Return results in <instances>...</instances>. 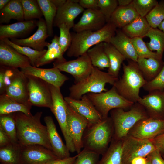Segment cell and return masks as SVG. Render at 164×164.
<instances>
[{"mask_svg":"<svg viewBox=\"0 0 164 164\" xmlns=\"http://www.w3.org/2000/svg\"><path fill=\"white\" fill-rule=\"evenodd\" d=\"M13 113L16 124L18 142L21 146L39 145L52 151L46 127L41 122L42 112L30 115L21 112Z\"/></svg>","mask_w":164,"mask_h":164,"instance_id":"obj_1","label":"cell"},{"mask_svg":"<svg viewBox=\"0 0 164 164\" xmlns=\"http://www.w3.org/2000/svg\"><path fill=\"white\" fill-rule=\"evenodd\" d=\"M117 29L115 25L109 22L97 31H84L71 33V43L67 51V55L69 57H78L99 43H110L115 35Z\"/></svg>","mask_w":164,"mask_h":164,"instance_id":"obj_2","label":"cell"},{"mask_svg":"<svg viewBox=\"0 0 164 164\" xmlns=\"http://www.w3.org/2000/svg\"><path fill=\"white\" fill-rule=\"evenodd\" d=\"M113 134V125L110 117L88 125L82 137L83 148L102 155L108 149Z\"/></svg>","mask_w":164,"mask_h":164,"instance_id":"obj_3","label":"cell"},{"mask_svg":"<svg viewBox=\"0 0 164 164\" xmlns=\"http://www.w3.org/2000/svg\"><path fill=\"white\" fill-rule=\"evenodd\" d=\"M127 64L123 63V74L113 85L117 92L125 99L133 103L140 97V90L147 82L136 62L128 60Z\"/></svg>","mask_w":164,"mask_h":164,"instance_id":"obj_4","label":"cell"},{"mask_svg":"<svg viewBox=\"0 0 164 164\" xmlns=\"http://www.w3.org/2000/svg\"><path fill=\"white\" fill-rule=\"evenodd\" d=\"M110 114L114 126L112 138L118 140L127 136L138 121L149 117L144 108L138 102L134 103L128 111L116 108L110 111Z\"/></svg>","mask_w":164,"mask_h":164,"instance_id":"obj_5","label":"cell"},{"mask_svg":"<svg viewBox=\"0 0 164 164\" xmlns=\"http://www.w3.org/2000/svg\"><path fill=\"white\" fill-rule=\"evenodd\" d=\"M118 78L93 66L91 73L88 76L69 88V96L73 99H80L84 95L88 93H98L106 91L108 90L105 88L106 84L109 83L113 85Z\"/></svg>","mask_w":164,"mask_h":164,"instance_id":"obj_6","label":"cell"},{"mask_svg":"<svg viewBox=\"0 0 164 164\" xmlns=\"http://www.w3.org/2000/svg\"><path fill=\"white\" fill-rule=\"evenodd\" d=\"M86 94L103 118L108 117L109 112L113 109H130L134 103L120 95L113 86L106 91Z\"/></svg>","mask_w":164,"mask_h":164,"instance_id":"obj_7","label":"cell"},{"mask_svg":"<svg viewBox=\"0 0 164 164\" xmlns=\"http://www.w3.org/2000/svg\"><path fill=\"white\" fill-rule=\"evenodd\" d=\"M49 84L52 100V106L50 110L58 121L68 150L70 152L74 153L76 152V150L68 130L66 102L60 88Z\"/></svg>","mask_w":164,"mask_h":164,"instance_id":"obj_8","label":"cell"},{"mask_svg":"<svg viewBox=\"0 0 164 164\" xmlns=\"http://www.w3.org/2000/svg\"><path fill=\"white\" fill-rule=\"evenodd\" d=\"M25 75L28 80L29 100L31 105L50 109L52 100L49 84L36 77Z\"/></svg>","mask_w":164,"mask_h":164,"instance_id":"obj_9","label":"cell"},{"mask_svg":"<svg viewBox=\"0 0 164 164\" xmlns=\"http://www.w3.org/2000/svg\"><path fill=\"white\" fill-rule=\"evenodd\" d=\"M123 139L124 164H131L132 160L137 157H146L156 149L150 140L140 139L129 135Z\"/></svg>","mask_w":164,"mask_h":164,"instance_id":"obj_10","label":"cell"},{"mask_svg":"<svg viewBox=\"0 0 164 164\" xmlns=\"http://www.w3.org/2000/svg\"><path fill=\"white\" fill-rule=\"evenodd\" d=\"M53 67L57 68L72 75L75 79L74 83L82 80L91 73L93 66L87 53L75 59L62 62L55 61Z\"/></svg>","mask_w":164,"mask_h":164,"instance_id":"obj_11","label":"cell"},{"mask_svg":"<svg viewBox=\"0 0 164 164\" xmlns=\"http://www.w3.org/2000/svg\"><path fill=\"white\" fill-rule=\"evenodd\" d=\"M164 132V120L148 118L138 121L128 135L142 139L151 140Z\"/></svg>","mask_w":164,"mask_h":164,"instance_id":"obj_12","label":"cell"},{"mask_svg":"<svg viewBox=\"0 0 164 164\" xmlns=\"http://www.w3.org/2000/svg\"><path fill=\"white\" fill-rule=\"evenodd\" d=\"M66 104L68 130L76 152L78 154L83 148L82 137L89 123L84 118L72 109L66 102Z\"/></svg>","mask_w":164,"mask_h":164,"instance_id":"obj_13","label":"cell"},{"mask_svg":"<svg viewBox=\"0 0 164 164\" xmlns=\"http://www.w3.org/2000/svg\"><path fill=\"white\" fill-rule=\"evenodd\" d=\"M21 146L22 164H46L59 159L52 151L40 145Z\"/></svg>","mask_w":164,"mask_h":164,"instance_id":"obj_14","label":"cell"},{"mask_svg":"<svg viewBox=\"0 0 164 164\" xmlns=\"http://www.w3.org/2000/svg\"><path fill=\"white\" fill-rule=\"evenodd\" d=\"M66 103L74 111L84 118L89 125L97 123L103 118L87 95H84L80 99L72 98L69 96L64 98Z\"/></svg>","mask_w":164,"mask_h":164,"instance_id":"obj_15","label":"cell"},{"mask_svg":"<svg viewBox=\"0 0 164 164\" xmlns=\"http://www.w3.org/2000/svg\"><path fill=\"white\" fill-rule=\"evenodd\" d=\"M138 99L149 118L164 120V90H154Z\"/></svg>","mask_w":164,"mask_h":164,"instance_id":"obj_16","label":"cell"},{"mask_svg":"<svg viewBox=\"0 0 164 164\" xmlns=\"http://www.w3.org/2000/svg\"><path fill=\"white\" fill-rule=\"evenodd\" d=\"M25 75L38 77L49 84L60 88L69 78L57 68H42L29 65L20 69Z\"/></svg>","mask_w":164,"mask_h":164,"instance_id":"obj_17","label":"cell"},{"mask_svg":"<svg viewBox=\"0 0 164 164\" xmlns=\"http://www.w3.org/2000/svg\"><path fill=\"white\" fill-rule=\"evenodd\" d=\"M106 23L104 16L99 9H86L73 29L76 32L88 30L95 31L102 29Z\"/></svg>","mask_w":164,"mask_h":164,"instance_id":"obj_18","label":"cell"},{"mask_svg":"<svg viewBox=\"0 0 164 164\" xmlns=\"http://www.w3.org/2000/svg\"><path fill=\"white\" fill-rule=\"evenodd\" d=\"M78 0H67L62 5L57 9L53 22V26L64 24L70 29L73 27L74 20L83 12L84 9L78 3Z\"/></svg>","mask_w":164,"mask_h":164,"instance_id":"obj_19","label":"cell"},{"mask_svg":"<svg viewBox=\"0 0 164 164\" xmlns=\"http://www.w3.org/2000/svg\"><path fill=\"white\" fill-rule=\"evenodd\" d=\"M28 80L26 76L18 69L5 93L11 99L20 103H30L29 100Z\"/></svg>","mask_w":164,"mask_h":164,"instance_id":"obj_20","label":"cell"},{"mask_svg":"<svg viewBox=\"0 0 164 164\" xmlns=\"http://www.w3.org/2000/svg\"><path fill=\"white\" fill-rule=\"evenodd\" d=\"M38 28L32 36L24 39L12 38L10 40L19 46L29 47L39 51L43 50L49 43L46 41L49 36L45 20L42 18L37 21Z\"/></svg>","mask_w":164,"mask_h":164,"instance_id":"obj_21","label":"cell"},{"mask_svg":"<svg viewBox=\"0 0 164 164\" xmlns=\"http://www.w3.org/2000/svg\"><path fill=\"white\" fill-rule=\"evenodd\" d=\"M0 66L20 69L31 65L29 59L0 40Z\"/></svg>","mask_w":164,"mask_h":164,"instance_id":"obj_22","label":"cell"},{"mask_svg":"<svg viewBox=\"0 0 164 164\" xmlns=\"http://www.w3.org/2000/svg\"><path fill=\"white\" fill-rule=\"evenodd\" d=\"M44 120L47 128L49 141L54 153L60 159L70 156V152L59 135L52 117L46 116Z\"/></svg>","mask_w":164,"mask_h":164,"instance_id":"obj_23","label":"cell"},{"mask_svg":"<svg viewBox=\"0 0 164 164\" xmlns=\"http://www.w3.org/2000/svg\"><path fill=\"white\" fill-rule=\"evenodd\" d=\"M37 26L35 20L18 22L10 24L0 25V39H18L28 35Z\"/></svg>","mask_w":164,"mask_h":164,"instance_id":"obj_24","label":"cell"},{"mask_svg":"<svg viewBox=\"0 0 164 164\" xmlns=\"http://www.w3.org/2000/svg\"><path fill=\"white\" fill-rule=\"evenodd\" d=\"M114 46L126 59L137 62L138 56L133 44L132 39L119 29H117L115 34L110 43Z\"/></svg>","mask_w":164,"mask_h":164,"instance_id":"obj_25","label":"cell"},{"mask_svg":"<svg viewBox=\"0 0 164 164\" xmlns=\"http://www.w3.org/2000/svg\"><path fill=\"white\" fill-rule=\"evenodd\" d=\"M30 103H22L11 99L5 93L0 96V116L21 112L27 115H32Z\"/></svg>","mask_w":164,"mask_h":164,"instance_id":"obj_26","label":"cell"},{"mask_svg":"<svg viewBox=\"0 0 164 164\" xmlns=\"http://www.w3.org/2000/svg\"><path fill=\"white\" fill-rule=\"evenodd\" d=\"M139 16L132 3L125 6H118L112 15L110 22L117 28L121 29Z\"/></svg>","mask_w":164,"mask_h":164,"instance_id":"obj_27","label":"cell"},{"mask_svg":"<svg viewBox=\"0 0 164 164\" xmlns=\"http://www.w3.org/2000/svg\"><path fill=\"white\" fill-rule=\"evenodd\" d=\"M59 37L54 36L51 41L47 46V50L46 53L40 58L36 62V67H39L49 63L53 61L62 62L66 61L63 56V53L59 43Z\"/></svg>","mask_w":164,"mask_h":164,"instance_id":"obj_28","label":"cell"},{"mask_svg":"<svg viewBox=\"0 0 164 164\" xmlns=\"http://www.w3.org/2000/svg\"><path fill=\"white\" fill-rule=\"evenodd\" d=\"M137 63L145 79L148 82L153 80L162 69L163 61L154 58H138Z\"/></svg>","mask_w":164,"mask_h":164,"instance_id":"obj_29","label":"cell"},{"mask_svg":"<svg viewBox=\"0 0 164 164\" xmlns=\"http://www.w3.org/2000/svg\"><path fill=\"white\" fill-rule=\"evenodd\" d=\"M123 139L113 138L106 152L97 164H124L123 161Z\"/></svg>","mask_w":164,"mask_h":164,"instance_id":"obj_30","label":"cell"},{"mask_svg":"<svg viewBox=\"0 0 164 164\" xmlns=\"http://www.w3.org/2000/svg\"><path fill=\"white\" fill-rule=\"evenodd\" d=\"M104 46L110 63L107 72L111 76L118 78L121 65L126 59L110 43L104 42Z\"/></svg>","mask_w":164,"mask_h":164,"instance_id":"obj_31","label":"cell"},{"mask_svg":"<svg viewBox=\"0 0 164 164\" xmlns=\"http://www.w3.org/2000/svg\"><path fill=\"white\" fill-rule=\"evenodd\" d=\"M12 19L18 22L24 21V14L20 0H10L9 2L0 10V23H8Z\"/></svg>","mask_w":164,"mask_h":164,"instance_id":"obj_32","label":"cell"},{"mask_svg":"<svg viewBox=\"0 0 164 164\" xmlns=\"http://www.w3.org/2000/svg\"><path fill=\"white\" fill-rule=\"evenodd\" d=\"M22 146L19 143L11 142L0 147L1 164H22Z\"/></svg>","mask_w":164,"mask_h":164,"instance_id":"obj_33","label":"cell"},{"mask_svg":"<svg viewBox=\"0 0 164 164\" xmlns=\"http://www.w3.org/2000/svg\"><path fill=\"white\" fill-rule=\"evenodd\" d=\"M151 27L145 17L139 16L121 29L125 35L131 39L135 37L143 38L146 36Z\"/></svg>","mask_w":164,"mask_h":164,"instance_id":"obj_34","label":"cell"},{"mask_svg":"<svg viewBox=\"0 0 164 164\" xmlns=\"http://www.w3.org/2000/svg\"><path fill=\"white\" fill-rule=\"evenodd\" d=\"M87 53L93 67L100 70L109 68V60L104 50V42L93 46L87 51Z\"/></svg>","mask_w":164,"mask_h":164,"instance_id":"obj_35","label":"cell"},{"mask_svg":"<svg viewBox=\"0 0 164 164\" xmlns=\"http://www.w3.org/2000/svg\"><path fill=\"white\" fill-rule=\"evenodd\" d=\"M146 36L150 39L146 43L148 48L152 51L156 53L162 59L164 52V32L158 28L151 27Z\"/></svg>","mask_w":164,"mask_h":164,"instance_id":"obj_36","label":"cell"},{"mask_svg":"<svg viewBox=\"0 0 164 164\" xmlns=\"http://www.w3.org/2000/svg\"><path fill=\"white\" fill-rule=\"evenodd\" d=\"M36 0L44 17L49 36H52L53 22L57 8L51 0Z\"/></svg>","mask_w":164,"mask_h":164,"instance_id":"obj_37","label":"cell"},{"mask_svg":"<svg viewBox=\"0 0 164 164\" xmlns=\"http://www.w3.org/2000/svg\"><path fill=\"white\" fill-rule=\"evenodd\" d=\"M2 40L5 43L12 46L20 54L28 57L32 66L35 67L38 60L46 53L47 50L44 49L41 51H39L27 46H23L16 45L12 42L9 39L4 38Z\"/></svg>","mask_w":164,"mask_h":164,"instance_id":"obj_38","label":"cell"},{"mask_svg":"<svg viewBox=\"0 0 164 164\" xmlns=\"http://www.w3.org/2000/svg\"><path fill=\"white\" fill-rule=\"evenodd\" d=\"M0 128L9 135L11 142L18 143L16 124L13 113L0 116Z\"/></svg>","mask_w":164,"mask_h":164,"instance_id":"obj_39","label":"cell"},{"mask_svg":"<svg viewBox=\"0 0 164 164\" xmlns=\"http://www.w3.org/2000/svg\"><path fill=\"white\" fill-rule=\"evenodd\" d=\"M22 5L25 21L42 18L43 15L39 6L35 0H20Z\"/></svg>","mask_w":164,"mask_h":164,"instance_id":"obj_40","label":"cell"},{"mask_svg":"<svg viewBox=\"0 0 164 164\" xmlns=\"http://www.w3.org/2000/svg\"><path fill=\"white\" fill-rule=\"evenodd\" d=\"M145 18L151 27L158 28L164 19V0L158 2Z\"/></svg>","mask_w":164,"mask_h":164,"instance_id":"obj_41","label":"cell"},{"mask_svg":"<svg viewBox=\"0 0 164 164\" xmlns=\"http://www.w3.org/2000/svg\"><path fill=\"white\" fill-rule=\"evenodd\" d=\"M132 41L138 58H154L162 60L156 52L148 48L142 38L135 37L132 39Z\"/></svg>","mask_w":164,"mask_h":164,"instance_id":"obj_42","label":"cell"},{"mask_svg":"<svg viewBox=\"0 0 164 164\" xmlns=\"http://www.w3.org/2000/svg\"><path fill=\"white\" fill-rule=\"evenodd\" d=\"M158 3L156 0H133L132 4L139 16L145 17Z\"/></svg>","mask_w":164,"mask_h":164,"instance_id":"obj_43","label":"cell"},{"mask_svg":"<svg viewBox=\"0 0 164 164\" xmlns=\"http://www.w3.org/2000/svg\"><path fill=\"white\" fill-rule=\"evenodd\" d=\"M118 6L117 0H98V9L104 16L107 23L110 22Z\"/></svg>","mask_w":164,"mask_h":164,"instance_id":"obj_44","label":"cell"},{"mask_svg":"<svg viewBox=\"0 0 164 164\" xmlns=\"http://www.w3.org/2000/svg\"><path fill=\"white\" fill-rule=\"evenodd\" d=\"M77 154V156L73 164H97L100 155L85 149Z\"/></svg>","mask_w":164,"mask_h":164,"instance_id":"obj_45","label":"cell"},{"mask_svg":"<svg viewBox=\"0 0 164 164\" xmlns=\"http://www.w3.org/2000/svg\"><path fill=\"white\" fill-rule=\"evenodd\" d=\"M60 29V35L59 43L63 53H64L68 50L71 43L72 37L70 29L64 24L58 27Z\"/></svg>","mask_w":164,"mask_h":164,"instance_id":"obj_46","label":"cell"},{"mask_svg":"<svg viewBox=\"0 0 164 164\" xmlns=\"http://www.w3.org/2000/svg\"><path fill=\"white\" fill-rule=\"evenodd\" d=\"M142 88L148 92L164 90V61L162 67L157 76L151 81L147 82Z\"/></svg>","mask_w":164,"mask_h":164,"instance_id":"obj_47","label":"cell"},{"mask_svg":"<svg viewBox=\"0 0 164 164\" xmlns=\"http://www.w3.org/2000/svg\"><path fill=\"white\" fill-rule=\"evenodd\" d=\"M147 156L149 159L151 164H164V159L157 149H156Z\"/></svg>","mask_w":164,"mask_h":164,"instance_id":"obj_48","label":"cell"},{"mask_svg":"<svg viewBox=\"0 0 164 164\" xmlns=\"http://www.w3.org/2000/svg\"><path fill=\"white\" fill-rule=\"evenodd\" d=\"M150 140L161 154H164V132Z\"/></svg>","mask_w":164,"mask_h":164,"instance_id":"obj_49","label":"cell"},{"mask_svg":"<svg viewBox=\"0 0 164 164\" xmlns=\"http://www.w3.org/2000/svg\"><path fill=\"white\" fill-rule=\"evenodd\" d=\"M78 3L84 9H99L98 0H78Z\"/></svg>","mask_w":164,"mask_h":164,"instance_id":"obj_50","label":"cell"},{"mask_svg":"<svg viewBox=\"0 0 164 164\" xmlns=\"http://www.w3.org/2000/svg\"><path fill=\"white\" fill-rule=\"evenodd\" d=\"M77 156V154L72 157L58 159L49 161L46 164H73Z\"/></svg>","mask_w":164,"mask_h":164,"instance_id":"obj_51","label":"cell"},{"mask_svg":"<svg viewBox=\"0 0 164 164\" xmlns=\"http://www.w3.org/2000/svg\"><path fill=\"white\" fill-rule=\"evenodd\" d=\"M11 142V140L9 135L0 128V147L4 146Z\"/></svg>","mask_w":164,"mask_h":164,"instance_id":"obj_52","label":"cell"},{"mask_svg":"<svg viewBox=\"0 0 164 164\" xmlns=\"http://www.w3.org/2000/svg\"><path fill=\"white\" fill-rule=\"evenodd\" d=\"M146 157H138L134 158L131 164H146Z\"/></svg>","mask_w":164,"mask_h":164,"instance_id":"obj_53","label":"cell"},{"mask_svg":"<svg viewBox=\"0 0 164 164\" xmlns=\"http://www.w3.org/2000/svg\"><path fill=\"white\" fill-rule=\"evenodd\" d=\"M118 6H125L132 3L133 0H118Z\"/></svg>","mask_w":164,"mask_h":164,"instance_id":"obj_54","label":"cell"},{"mask_svg":"<svg viewBox=\"0 0 164 164\" xmlns=\"http://www.w3.org/2000/svg\"><path fill=\"white\" fill-rule=\"evenodd\" d=\"M57 9L63 5L66 2V0H51Z\"/></svg>","mask_w":164,"mask_h":164,"instance_id":"obj_55","label":"cell"},{"mask_svg":"<svg viewBox=\"0 0 164 164\" xmlns=\"http://www.w3.org/2000/svg\"><path fill=\"white\" fill-rule=\"evenodd\" d=\"M10 1V0H0V10L3 8Z\"/></svg>","mask_w":164,"mask_h":164,"instance_id":"obj_56","label":"cell"},{"mask_svg":"<svg viewBox=\"0 0 164 164\" xmlns=\"http://www.w3.org/2000/svg\"><path fill=\"white\" fill-rule=\"evenodd\" d=\"M158 28L164 32V19L159 25Z\"/></svg>","mask_w":164,"mask_h":164,"instance_id":"obj_57","label":"cell"},{"mask_svg":"<svg viewBox=\"0 0 164 164\" xmlns=\"http://www.w3.org/2000/svg\"><path fill=\"white\" fill-rule=\"evenodd\" d=\"M147 158V162L146 164H151V161L149 159L148 156L146 157Z\"/></svg>","mask_w":164,"mask_h":164,"instance_id":"obj_58","label":"cell"},{"mask_svg":"<svg viewBox=\"0 0 164 164\" xmlns=\"http://www.w3.org/2000/svg\"><path fill=\"white\" fill-rule=\"evenodd\" d=\"M163 158L164 159V154L163 155H162Z\"/></svg>","mask_w":164,"mask_h":164,"instance_id":"obj_59","label":"cell"}]
</instances>
